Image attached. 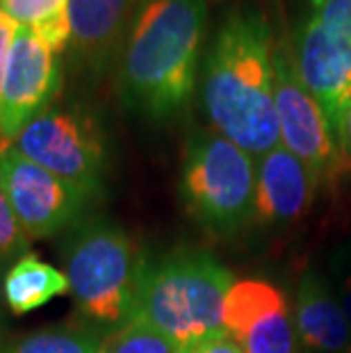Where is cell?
<instances>
[{
    "mask_svg": "<svg viewBox=\"0 0 351 353\" xmlns=\"http://www.w3.org/2000/svg\"><path fill=\"white\" fill-rule=\"evenodd\" d=\"M14 34H17V26L12 23L10 19L5 17V12L0 10V96H3V82H5V71H7V59H10V48L14 41ZM10 148L0 137V153Z\"/></svg>",
    "mask_w": 351,
    "mask_h": 353,
    "instance_id": "cell-22",
    "label": "cell"
},
{
    "mask_svg": "<svg viewBox=\"0 0 351 353\" xmlns=\"http://www.w3.org/2000/svg\"><path fill=\"white\" fill-rule=\"evenodd\" d=\"M185 353H190V349H188V351H185Z\"/></svg>",
    "mask_w": 351,
    "mask_h": 353,
    "instance_id": "cell-27",
    "label": "cell"
},
{
    "mask_svg": "<svg viewBox=\"0 0 351 353\" xmlns=\"http://www.w3.org/2000/svg\"><path fill=\"white\" fill-rule=\"evenodd\" d=\"M0 190L30 239L53 237L73 226L92 201L14 146L0 153Z\"/></svg>",
    "mask_w": 351,
    "mask_h": 353,
    "instance_id": "cell-8",
    "label": "cell"
},
{
    "mask_svg": "<svg viewBox=\"0 0 351 353\" xmlns=\"http://www.w3.org/2000/svg\"><path fill=\"white\" fill-rule=\"evenodd\" d=\"M223 330L244 353H299V333L285 296L260 278L235 281L228 290Z\"/></svg>",
    "mask_w": 351,
    "mask_h": 353,
    "instance_id": "cell-11",
    "label": "cell"
},
{
    "mask_svg": "<svg viewBox=\"0 0 351 353\" xmlns=\"http://www.w3.org/2000/svg\"><path fill=\"white\" fill-rule=\"evenodd\" d=\"M331 276L333 290L338 294V301L345 310L351 324V242L342 244L331 258Z\"/></svg>",
    "mask_w": 351,
    "mask_h": 353,
    "instance_id": "cell-21",
    "label": "cell"
},
{
    "mask_svg": "<svg viewBox=\"0 0 351 353\" xmlns=\"http://www.w3.org/2000/svg\"><path fill=\"white\" fill-rule=\"evenodd\" d=\"M312 19L351 41V0H308Z\"/></svg>",
    "mask_w": 351,
    "mask_h": 353,
    "instance_id": "cell-20",
    "label": "cell"
},
{
    "mask_svg": "<svg viewBox=\"0 0 351 353\" xmlns=\"http://www.w3.org/2000/svg\"><path fill=\"white\" fill-rule=\"evenodd\" d=\"M342 353H351V344H349V347H347L345 351H342Z\"/></svg>",
    "mask_w": 351,
    "mask_h": 353,
    "instance_id": "cell-26",
    "label": "cell"
},
{
    "mask_svg": "<svg viewBox=\"0 0 351 353\" xmlns=\"http://www.w3.org/2000/svg\"><path fill=\"white\" fill-rule=\"evenodd\" d=\"M3 324H5V317H3V310H0V328H3Z\"/></svg>",
    "mask_w": 351,
    "mask_h": 353,
    "instance_id": "cell-25",
    "label": "cell"
},
{
    "mask_svg": "<svg viewBox=\"0 0 351 353\" xmlns=\"http://www.w3.org/2000/svg\"><path fill=\"white\" fill-rule=\"evenodd\" d=\"M292 59L299 80L322 105L338 134L340 119L351 103V41L305 12L294 30Z\"/></svg>",
    "mask_w": 351,
    "mask_h": 353,
    "instance_id": "cell-10",
    "label": "cell"
},
{
    "mask_svg": "<svg viewBox=\"0 0 351 353\" xmlns=\"http://www.w3.org/2000/svg\"><path fill=\"white\" fill-rule=\"evenodd\" d=\"M30 242L32 239L26 235L23 226H21L10 201L5 196V192L0 190V269L7 262L14 265L19 258H23V253L30 249Z\"/></svg>",
    "mask_w": 351,
    "mask_h": 353,
    "instance_id": "cell-19",
    "label": "cell"
},
{
    "mask_svg": "<svg viewBox=\"0 0 351 353\" xmlns=\"http://www.w3.org/2000/svg\"><path fill=\"white\" fill-rule=\"evenodd\" d=\"M235 278L201 251L167 255L141 274L130 317L144 319L192 349L223 330V303Z\"/></svg>",
    "mask_w": 351,
    "mask_h": 353,
    "instance_id": "cell-3",
    "label": "cell"
},
{
    "mask_svg": "<svg viewBox=\"0 0 351 353\" xmlns=\"http://www.w3.org/2000/svg\"><path fill=\"white\" fill-rule=\"evenodd\" d=\"M62 59L30 30L14 34L0 96V137L12 146L23 128L50 110L62 89Z\"/></svg>",
    "mask_w": 351,
    "mask_h": 353,
    "instance_id": "cell-9",
    "label": "cell"
},
{
    "mask_svg": "<svg viewBox=\"0 0 351 353\" xmlns=\"http://www.w3.org/2000/svg\"><path fill=\"white\" fill-rule=\"evenodd\" d=\"M319 180L285 146L260 157L256 167L253 221L267 228H288L312 210Z\"/></svg>",
    "mask_w": 351,
    "mask_h": 353,
    "instance_id": "cell-12",
    "label": "cell"
},
{
    "mask_svg": "<svg viewBox=\"0 0 351 353\" xmlns=\"http://www.w3.org/2000/svg\"><path fill=\"white\" fill-rule=\"evenodd\" d=\"M294 326L310 351L342 353L351 344V324L338 294L317 272H305L297 285Z\"/></svg>",
    "mask_w": 351,
    "mask_h": 353,
    "instance_id": "cell-14",
    "label": "cell"
},
{
    "mask_svg": "<svg viewBox=\"0 0 351 353\" xmlns=\"http://www.w3.org/2000/svg\"><path fill=\"white\" fill-rule=\"evenodd\" d=\"M0 10L19 30H30L50 48H69V0H0Z\"/></svg>",
    "mask_w": 351,
    "mask_h": 353,
    "instance_id": "cell-16",
    "label": "cell"
},
{
    "mask_svg": "<svg viewBox=\"0 0 351 353\" xmlns=\"http://www.w3.org/2000/svg\"><path fill=\"white\" fill-rule=\"evenodd\" d=\"M139 0H69L71 57L101 76L126 43Z\"/></svg>",
    "mask_w": 351,
    "mask_h": 353,
    "instance_id": "cell-13",
    "label": "cell"
},
{
    "mask_svg": "<svg viewBox=\"0 0 351 353\" xmlns=\"http://www.w3.org/2000/svg\"><path fill=\"white\" fill-rule=\"evenodd\" d=\"M272 55L274 37L265 14L251 3H237L217 28L201 82L212 130L258 157L281 146Z\"/></svg>",
    "mask_w": 351,
    "mask_h": 353,
    "instance_id": "cell-1",
    "label": "cell"
},
{
    "mask_svg": "<svg viewBox=\"0 0 351 353\" xmlns=\"http://www.w3.org/2000/svg\"><path fill=\"white\" fill-rule=\"evenodd\" d=\"M174 337L144 319L130 317L117 326L103 342V353H185Z\"/></svg>",
    "mask_w": 351,
    "mask_h": 353,
    "instance_id": "cell-18",
    "label": "cell"
},
{
    "mask_svg": "<svg viewBox=\"0 0 351 353\" xmlns=\"http://www.w3.org/2000/svg\"><path fill=\"white\" fill-rule=\"evenodd\" d=\"M103 342L106 337L96 330L55 326L5 344L0 347V353H103Z\"/></svg>",
    "mask_w": 351,
    "mask_h": 353,
    "instance_id": "cell-17",
    "label": "cell"
},
{
    "mask_svg": "<svg viewBox=\"0 0 351 353\" xmlns=\"http://www.w3.org/2000/svg\"><path fill=\"white\" fill-rule=\"evenodd\" d=\"M181 199L201 226L233 235L253 221V157L214 130H194L185 144Z\"/></svg>",
    "mask_w": 351,
    "mask_h": 353,
    "instance_id": "cell-5",
    "label": "cell"
},
{
    "mask_svg": "<svg viewBox=\"0 0 351 353\" xmlns=\"http://www.w3.org/2000/svg\"><path fill=\"white\" fill-rule=\"evenodd\" d=\"M69 278L64 276V272L30 253L14 262L3 278L5 303L19 317L39 310V307L55 301L57 296L69 294Z\"/></svg>",
    "mask_w": 351,
    "mask_h": 353,
    "instance_id": "cell-15",
    "label": "cell"
},
{
    "mask_svg": "<svg viewBox=\"0 0 351 353\" xmlns=\"http://www.w3.org/2000/svg\"><path fill=\"white\" fill-rule=\"evenodd\" d=\"M28 160L78 187L89 199L103 190L106 144L94 117L76 108H50L12 144Z\"/></svg>",
    "mask_w": 351,
    "mask_h": 353,
    "instance_id": "cell-6",
    "label": "cell"
},
{
    "mask_svg": "<svg viewBox=\"0 0 351 353\" xmlns=\"http://www.w3.org/2000/svg\"><path fill=\"white\" fill-rule=\"evenodd\" d=\"M338 137H340V146H342V151H345V155L349 157V162H351V103L347 105L345 114H342V119H340V125H338Z\"/></svg>",
    "mask_w": 351,
    "mask_h": 353,
    "instance_id": "cell-24",
    "label": "cell"
},
{
    "mask_svg": "<svg viewBox=\"0 0 351 353\" xmlns=\"http://www.w3.org/2000/svg\"><path fill=\"white\" fill-rule=\"evenodd\" d=\"M205 21V0H139L119 71L126 108L148 121H164L190 103Z\"/></svg>",
    "mask_w": 351,
    "mask_h": 353,
    "instance_id": "cell-2",
    "label": "cell"
},
{
    "mask_svg": "<svg viewBox=\"0 0 351 353\" xmlns=\"http://www.w3.org/2000/svg\"><path fill=\"white\" fill-rule=\"evenodd\" d=\"M190 353H244V351H242L240 344L226 333V330H221V333H217L203 342L194 344V347L190 349Z\"/></svg>",
    "mask_w": 351,
    "mask_h": 353,
    "instance_id": "cell-23",
    "label": "cell"
},
{
    "mask_svg": "<svg viewBox=\"0 0 351 353\" xmlns=\"http://www.w3.org/2000/svg\"><path fill=\"white\" fill-rule=\"evenodd\" d=\"M274 105L279 117L281 146L297 155L315 178L333 183L342 171L351 167L340 146L331 121L303 82L299 80L292 50L274 41Z\"/></svg>",
    "mask_w": 351,
    "mask_h": 353,
    "instance_id": "cell-7",
    "label": "cell"
},
{
    "mask_svg": "<svg viewBox=\"0 0 351 353\" xmlns=\"http://www.w3.org/2000/svg\"><path fill=\"white\" fill-rule=\"evenodd\" d=\"M146 262L130 237L106 219L87 221L66 239L64 276L85 319L121 326L130 319Z\"/></svg>",
    "mask_w": 351,
    "mask_h": 353,
    "instance_id": "cell-4",
    "label": "cell"
}]
</instances>
